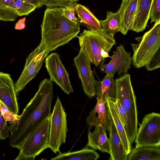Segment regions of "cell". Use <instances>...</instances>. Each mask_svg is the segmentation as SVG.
<instances>
[{
	"label": "cell",
	"mask_w": 160,
	"mask_h": 160,
	"mask_svg": "<svg viewBox=\"0 0 160 160\" xmlns=\"http://www.w3.org/2000/svg\"><path fill=\"white\" fill-rule=\"evenodd\" d=\"M53 86L50 79L46 78L41 81L38 91L24 108L19 119L8 126L11 146L19 149L31 132L51 116Z\"/></svg>",
	"instance_id": "6da1fadb"
},
{
	"label": "cell",
	"mask_w": 160,
	"mask_h": 160,
	"mask_svg": "<svg viewBox=\"0 0 160 160\" xmlns=\"http://www.w3.org/2000/svg\"><path fill=\"white\" fill-rule=\"evenodd\" d=\"M63 8L48 7L44 12L41 25L40 44L48 53L77 37L80 31V23L74 22L66 17Z\"/></svg>",
	"instance_id": "7a4b0ae2"
},
{
	"label": "cell",
	"mask_w": 160,
	"mask_h": 160,
	"mask_svg": "<svg viewBox=\"0 0 160 160\" xmlns=\"http://www.w3.org/2000/svg\"><path fill=\"white\" fill-rule=\"evenodd\" d=\"M138 43H131L133 55L132 62L134 67H145L151 71L160 67V21L143 36L136 38Z\"/></svg>",
	"instance_id": "3957f363"
},
{
	"label": "cell",
	"mask_w": 160,
	"mask_h": 160,
	"mask_svg": "<svg viewBox=\"0 0 160 160\" xmlns=\"http://www.w3.org/2000/svg\"><path fill=\"white\" fill-rule=\"evenodd\" d=\"M77 37L80 50L96 67L104 63L106 58H110L108 52L116 43L114 37L102 30L94 31L85 29Z\"/></svg>",
	"instance_id": "277c9868"
},
{
	"label": "cell",
	"mask_w": 160,
	"mask_h": 160,
	"mask_svg": "<svg viewBox=\"0 0 160 160\" xmlns=\"http://www.w3.org/2000/svg\"><path fill=\"white\" fill-rule=\"evenodd\" d=\"M116 99L123 109L128 119L126 134L131 145L137 133L138 123L136 98L132 85L130 76L126 74L115 80Z\"/></svg>",
	"instance_id": "5b68a950"
},
{
	"label": "cell",
	"mask_w": 160,
	"mask_h": 160,
	"mask_svg": "<svg viewBox=\"0 0 160 160\" xmlns=\"http://www.w3.org/2000/svg\"><path fill=\"white\" fill-rule=\"evenodd\" d=\"M50 116L40 123L26 137L19 149V153L15 160H33L48 148Z\"/></svg>",
	"instance_id": "8992f818"
},
{
	"label": "cell",
	"mask_w": 160,
	"mask_h": 160,
	"mask_svg": "<svg viewBox=\"0 0 160 160\" xmlns=\"http://www.w3.org/2000/svg\"><path fill=\"white\" fill-rule=\"evenodd\" d=\"M66 116L64 108L58 97L50 116L48 144V148L55 153L59 152L61 145L66 140L68 131Z\"/></svg>",
	"instance_id": "52a82bcc"
},
{
	"label": "cell",
	"mask_w": 160,
	"mask_h": 160,
	"mask_svg": "<svg viewBox=\"0 0 160 160\" xmlns=\"http://www.w3.org/2000/svg\"><path fill=\"white\" fill-rule=\"evenodd\" d=\"M136 147L160 145V114H146L139 125L135 138Z\"/></svg>",
	"instance_id": "ba28073f"
},
{
	"label": "cell",
	"mask_w": 160,
	"mask_h": 160,
	"mask_svg": "<svg viewBox=\"0 0 160 160\" xmlns=\"http://www.w3.org/2000/svg\"><path fill=\"white\" fill-rule=\"evenodd\" d=\"M48 53L39 44L28 56L23 70L14 84L17 94L24 89L26 85L36 76Z\"/></svg>",
	"instance_id": "9c48e42d"
},
{
	"label": "cell",
	"mask_w": 160,
	"mask_h": 160,
	"mask_svg": "<svg viewBox=\"0 0 160 160\" xmlns=\"http://www.w3.org/2000/svg\"><path fill=\"white\" fill-rule=\"evenodd\" d=\"M45 66L50 80L55 82L64 92L69 94L73 91L69 74L62 63L60 56L56 52L46 58Z\"/></svg>",
	"instance_id": "30bf717a"
},
{
	"label": "cell",
	"mask_w": 160,
	"mask_h": 160,
	"mask_svg": "<svg viewBox=\"0 0 160 160\" xmlns=\"http://www.w3.org/2000/svg\"><path fill=\"white\" fill-rule=\"evenodd\" d=\"M113 53L112 56L110 57L112 59L108 63L104 64L102 63L99 64L100 71L113 76L117 71L120 76L122 74L123 75L127 74L132 63L131 53L125 50L122 44L118 46Z\"/></svg>",
	"instance_id": "8fae6325"
},
{
	"label": "cell",
	"mask_w": 160,
	"mask_h": 160,
	"mask_svg": "<svg viewBox=\"0 0 160 160\" xmlns=\"http://www.w3.org/2000/svg\"><path fill=\"white\" fill-rule=\"evenodd\" d=\"M74 62L80 79L83 90L89 98L95 96L96 80L91 69V62L85 53L80 50L74 58Z\"/></svg>",
	"instance_id": "7c38bea8"
},
{
	"label": "cell",
	"mask_w": 160,
	"mask_h": 160,
	"mask_svg": "<svg viewBox=\"0 0 160 160\" xmlns=\"http://www.w3.org/2000/svg\"><path fill=\"white\" fill-rule=\"evenodd\" d=\"M17 94L10 75L0 72V101L12 112L18 115Z\"/></svg>",
	"instance_id": "4fadbf2b"
},
{
	"label": "cell",
	"mask_w": 160,
	"mask_h": 160,
	"mask_svg": "<svg viewBox=\"0 0 160 160\" xmlns=\"http://www.w3.org/2000/svg\"><path fill=\"white\" fill-rule=\"evenodd\" d=\"M97 102L94 108L89 113L86 119L89 126L88 132L94 127L101 126L106 131L109 128L110 114L106 101L97 98Z\"/></svg>",
	"instance_id": "5bb4252c"
},
{
	"label": "cell",
	"mask_w": 160,
	"mask_h": 160,
	"mask_svg": "<svg viewBox=\"0 0 160 160\" xmlns=\"http://www.w3.org/2000/svg\"><path fill=\"white\" fill-rule=\"evenodd\" d=\"M138 0H122L119 8L121 12V32L124 35L134 26Z\"/></svg>",
	"instance_id": "9a60e30c"
},
{
	"label": "cell",
	"mask_w": 160,
	"mask_h": 160,
	"mask_svg": "<svg viewBox=\"0 0 160 160\" xmlns=\"http://www.w3.org/2000/svg\"><path fill=\"white\" fill-rule=\"evenodd\" d=\"M109 122V128L108 131L109 134L110 157L109 160H127L128 155L125 151L111 116Z\"/></svg>",
	"instance_id": "2e32d148"
},
{
	"label": "cell",
	"mask_w": 160,
	"mask_h": 160,
	"mask_svg": "<svg viewBox=\"0 0 160 160\" xmlns=\"http://www.w3.org/2000/svg\"><path fill=\"white\" fill-rule=\"evenodd\" d=\"M87 147L110 154L109 138L106 131L101 126L95 127L92 132H88Z\"/></svg>",
	"instance_id": "e0dca14e"
},
{
	"label": "cell",
	"mask_w": 160,
	"mask_h": 160,
	"mask_svg": "<svg viewBox=\"0 0 160 160\" xmlns=\"http://www.w3.org/2000/svg\"><path fill=\"white\" fill-rule=\"evenodd\" d=\"M113 77L106 74L102 81L96 80L94 94L96 98L105 101V99L108 98L113 102L116 101V89Z\"/></svg>",
	"instance_id": "ac0fdd59"
},
{
	"label": "cell",
	"mask_w": 160,
	"mask_h": 160,
	"mask_svg": "<svg viewBox=\"0 0 160 160\" xmlns=\"http://www.w3.org/2000/svg\"><path fill=\"white\" fill-rule=\"evenodd\" d=\"M153 0H138L134 24L132 31L137 32L143 31L149 19L150 9Z\"/></svg>",
	"instance_id": "d6986e66"
},
{
	"label": "cell",
	"mask_w": 160,
	"mask_h": 160,
	"mask_svg": "<svg viewBox=\"0 0 160 160\" xmlns=\"http://www.w3.org/2000/svg\"><path fill=\"white\" fill-rule=\"evenodd\" d=\"M105 101L125 151L128 155L131 150V145L128 140L123 125L118 115L114 102L108 98L105 99Z\"/></svg>",
	"instance_id": "ffe728a7"
},
{
	"label": "cell",
	"mask_w": 160,
	"mask_h": 160,
	"mask_svg": "<svg viewBox=\"0 0 160 160\" xmlns=\"http://www.w3.org/2000/svg\"><path fill=\"white\" fill-rule=\"evenodd\" d=\"M128 155L127 160H160V146L135 147Z\"/></svg>",
	"instance_id": "44dd1931"
},
{
	"label": "cell",
	"mask_w": 160,
	"mask_h": 160,
	"mask_svg": "<svg viewBox=\"0 0 160 160\" xmlns=\"http://www.w3.org/2000/svg\"><path fill=\"white\" fill-rule=\"evenodd\" d=\"M75 12L80 20L79 22L88 30L94 31L102 30L99 20L87 7L79 4H77Z\"/></svg>",
	"instance_id": "7402d4cb"
},
{
	"label": "cell",
	"mask_w": 160,
	"mask_h": 160,
	"mask_svg": "<svg viewBox=\"0 0 160 160\" xmlns=\"http://www.w3.org/2000/svg\"><path fill=\"white\" fill-rule=\"evenodd\" d=\"M101 30L107 34L114 37L117 32H121V17L120 9L116 12H107V18L99 20Z\"/></svg>",
	"instance_id": "603a6c76"
},
{
	"label": "cell",
	"mask_w": 160,
	"mask_h": 160,
	"mask_svg": "<svg viewBox=\"0 0 160 160\" xmlns=\"http://www.w3.org/2000/svg\"><path fill=\"white\" fill-rule=\"evenodd\" d=\"M100 155L94 149L86 146L81 150L60 153L51 160H97Z\"/></svg>",
	"instance_id": "cb8c5ba5"
},
{
	"label": "cell",
	"mask_w": 160,
	"mask_h": 160,
	"mask_svg": "<svg viewBox=\"0 0 160 160\" xmlns=\"http://www.w3.org/2000/svg\"><path fill=\"white\" fill-rule=\"evenodd\" d=\"M14 0H12L8 6L0 8V20L5 21H15L19 17Z\"/></svg>",
	"instance_id": "d4e9b609"
},
{
	"label": "cell",
	"mask_w": 160,
	"mask_h": 160,
	"mask_svg": "<svg viewBox=\"0 0 160 160\" xmlns=\"http://www.w3.org/2000/svg\"><path fill=\"white\" fill-rule=\"evenodd\" d=\"M17 10L19 16L28 15L36 8L34 5L21 0H14Z\"/></svg>",
	"instance_id": "484cf974"
},
{
	"label": "cell",
	"mask_w": 160,
	"mask_h": 160,
	"mask_svg": "<svg viewBox=\"0 0 160 160\" xmlns=\"http://www.w3.org/2000/svg\"><path fill=\"white\" fill-rule=\"evenodd\" d=\"M43 5L48 7H59L62 8L66 7L78 1L79 0H40Z\"/></svg>",
	"instance_id": "4316f807"
},
{
	"label": "cell",
	"mask_w": 160,
	"mask_h": 160,
	"mask_svg": "<svg viewBox=\"0 0 160 160\" xmlns=\"http://www.w3.org/2000/svg\"><path fill=\"white\" fill-rule=\"evenodd\" d=\"M150 23L160 21V0H153L149 14Z\"/></svg>",
	"instance_id": "83f0119b"
},
{
	"label": "cell",
	"mask_w": 160,
	"mask_h": 160,
	"mask_svg": "<svg viewBox=\"0 0 160 160\" xmlns=\"http://www.w3.org/2000/svg\"><path fill=\"white\" fill-rule=\"evenodd\" d=\"M0 110L6 121L12 122L17 121L20 115L12 112L8 108L0 101Z\"/></svg>",
	"instance_id": "f1b7e54d"
},
{
	"label": "cell",
	"mask_w": 160,
	"mask_h": 160,
	"mask_svg": "<svg viewBox=\"0 0 160 160\" xmlns=\"http://www.w3.org/2000/svg\"><path fill=\"white\" fill-rule=\"evenodd\" d=\"M76 2L63 8V13L64 15L71 21L76 23H80L78 18L75 16V12Z\"/></svg>",
	"instance_id": "f546056e"
},
{
	"label": "cell",
	"mask_w": 160,
	"mask_h": 160,
	"mask_svg": "<svg viewBox=\"0 0 160 160\" xmlns=\"http://www.w3.org/2000/svg\"><path fill=\"white\" fill-rule=\"evenodd\" d=\"M8 126L0 110V139L5 140L9 136Z\"/></svg>",
	"instance_id": "4dcf8cb0"
},
{
	"label": "cell",
	"mask_w": 160,
	"mask_h": 160,
	"mask_svg": "<svg viewBox=\"0 0 160 160\" xmlns=\"http://www.w3.org/2000/svg\"><path fill=\"white\" fill-rule=\"evenodd\" d=\"M113 102L126 133L128 128V119L126 114L118 100L116 99Z\"/></svg>",
	"instance_id": "1f68e13d"
},
{
	"label": "cell",
	"mask_w": 160,
	"mask_h": 160,
	"mask_svg": "<svg viewBox=\"0 0 160 160\" xmlns=\"http://www.w3.org/2000/svg\"><path fill=\"white\" fill-rule=\"evenodd\" d=\"M26 17L20 19L16 22L14 28L16 30H21L24 29L26 27L25 21Z\"/></svg>",
	"instance_id": "d6a6232c"
},
{
	"label": "cell",
	"mask_w": 160,
	"mask_h": 160,
	"mask_svg": "<svg viewBox=\"0 0 160 160\" xmlns=\"http://www.w3.org/2000/svg\"><path fill=\"white\" fill-rule=\"evenodd\" d=\"M35 6L36 8L41 7L43 5L40 0H21Z\"/></svg>",
	"instance_id": "836d02e7"
},
{
	"label": "cell",
	"mask_w": 160,
	"mask_h": 160,
	"mask_svg": "<svg viewBox=\"0 0 160 160\" xmlns=\"http://www.w3.org/2000/svg\"><path fill=\"white\" fill-rule=\"evenodd\" d=\"M12 0H0V8L7 7Z\"/></svg>",
	"instance_id": "e575fe53"
}]
</instances>
